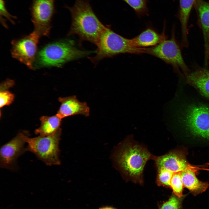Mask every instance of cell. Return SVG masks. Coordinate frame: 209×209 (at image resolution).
Returning <instances> with one entry per match:
<instances>
[{
  "instance_id": "1",
  "label": "cell",
  "mask_w": 209,
  "mask_h": 209,
  "mask_svg": "<svg viewBox=\"0 0 209 209\" xmlns=\"http://www.w3.org/2000/svg\"><path fill=\"white\" fill-rule=\"evenodd\" d=\"M154 156L143 147L132 143H120L113 150L111 158L114 166L122 174L135 182L143 181L147 162Z\"/></svg>"
},
{
  "instance_id": "2",
  "label": "cell",
  "mask_w": 209,
  "mask_h": 209,
  "mask_svg": "<svg viewBox=\"0 0 209 209\" xmlns=\"http://www.w3.org/2000/svg\"><path fill=\"white\" fill-rule=\"evenodd\" d=\"M65 7L70 11L72 23L68 35H76L80 41H87L96 45L106 29L93 11L88 0H75L74 5Z\"/></svg>"
},
{
  "instance_id": "3",
  "label": "cell",
  "mask_w": 209,
  "mask_h": 209,
  "mask_svg": "<svg viewBox=\"0 0 209 209\" xmlns=\"http://www.w3.org/2000/svg\"><path fill=\"white\" fill-rule=\"evenodd\" d=\"M96 51L82 50L74 46V42L63 40L48 44L37 54L33 68L55 66L60 67L69 61L81 58Z\"/></svg>"
},
{
  "instance_id": "4",
  "label": "cell",
  "mask_w": 209,
  "mask_h": 209,
  "mask_svg": "<svg viewBox=\"0 0 209 209\" xmlns=\"http://www.w3.org/2000/svg\"><path fill=\"white\" fill-rule=\"evenodd\" d=\"M96 55L89 58L96 64L103 58L122 53H145V48L134 47L131 39L124 37L107 27L102 33L96 45Z\"/></svg>"
},
{
  "instance_id": "5",
  "label": "cell",
  "mask_w": 209,
  "mask_h": 209,
  "mask_svg": "<svg viewBox=\"0 0 209 209\" xmlns=\"http://www.w3.org/2000/svg\"><path fill=\"white\" fill-rule=\"evenodd\" d=\"M62 133L59 128L49 135L30 138H25L27 146L26 151L34 154L39 160L48 166L59 165V143Z\"/></svg>"
},
{
  "instance_id": "6",
  "label": "cell",
  "mask_w": 209,
  "mask_h": 209,
  "mask_svg": "<svg viewBox=\"0 0 209 209\" xmlns=\"http://www.w3.org/2000/svg\"><path fill=\"white\" fill-rule=\"evenodd\" d=\"M145 53L156 57L171 65L174 70L186 77L190 73L182 55L173 30L171 37L153 47L146 48Z\"/></svg>"
},
{
  "instance_id": "7",
  "label": "cell",
  "mask_w": 209,
  "mask_h": 209,
  "mask_svg": "<svg viewBox=\"0 0 209 209\" xmlns=\"http://www.w3.org/2000/svg\"><path fill=\"white\" fill-rule=\"evenodd\" d=\"M185 109L182 121L186 129L194 136L209 139V107L195 104Z\"/></svg>"
},
{
  "instance_id": "8",
  "label": "cell",
  "mask_w": 209,
  "mask_h": 209,
  "mask_svg": "<svg viewBox=\"0 0 209 209\" xmlns=\"http://www.w3.org/2000/svg\"><path fill=\"white\" fill-rule=\"evenodd\" d=\"M55 0H32L30 10L34 31L40 36H47L52 18L56 13Z\"/></svg>"
},
{
  "instance_id": "9",
  "label": "cell",
  "mask_w": 209,
  "mask_h": 209,
  "mask_svg": "<svg viewBox=\"0 0 209 209\" xmlns=\"http://www.w3.org/2000/svg\"><path fill=\"white\" fill-rule=\"evenodd\" d=\"M40 37L37 33L33 31L28 35L12 40V56L30 69H33Z\"/></svg>"
},
{
  "instance_id": "10",
  "label": "cell",
  "mask_w": 209,
  "mask_h": 209,
  "mask_svg": "<svg viewBox=\"0 0 209 209\" xmlns=\"http://www.w3.org/2000/svg\"><path fill=\"white\" fill-rule=\"evenodd\" d=\"M27 135L19 133L9 141L2 146L0 150L1 167L13 170L16 168V160L26 151L24 145Z\"/></svg>"
},
{
  "instance_id": "11",
  "label": "cell",
  "mask_w": 209,
  "mask_h": 209,
  "mask_svg": "<svg viewBox=\"0 0 209 209\" xmlns=\"http://www.w3.org/2000/svg\"><path fill=\"white\" fill-rule=\"evenodd\" d=\"M153 160L156 169L162 168L173 174L193 168L187 162L184 154L179 151H171L160 156H154Z\"/></svg>"
},
{
  "instance_id": "12",
  "label": "cell",
  "mask_w": 209,
  "mask_h": 209,
  "mask_svg": "<svg viewBox=\"0 0 209 209\" xmlns=\"http://www.w3.org/2000/svg\"><path fill=\"white\" fill-rule=\"evenodd\" d=\"M60 106L56 114L61 119L76 115L86 117L90 114V109L85 102H80L75 96L60 97Z\"/></svg>"
},
{
  "instance_id": "13",
  "label": "cell",
  "mask_w": 209,
  "mask_h": 209,
  "mask_svg": "<svg viewBox=\"0 0 209 209\" xmlns=\"http://www.w3.org/2000/svg\"><path fill=\"white\" fill-rule=\"evenodd\" d=\"M166 38L164 33L159 34L152 29L148 28L131 39L134 47L147 48L156 46Z\"/></svg>"
},
{
  "instance_id": "14",
  "label": "cell",
  "mask_w": 209,
  "mask_h": 209,
  "mask_svg": "<svg viewBox=\"0 0 209 209\" xmlns=\"http://www.w3.org/2000/svg\"><path fill=\"white\" fill-rule=\"evenodd\" d=\"M188 83L209 99V70L200 68L190 73L186 77Z\"/></svg>"
},
{
  "instance_id": "15",
  "label": "cell",
  "mask_w": 209,
  "mask_h": 209,
  "mask_svg": "<svg viewBox=\"0 0 209 209\" xmlns=\"http://www.w3.org/2000/svg\"><path fill=\"white\" fill-rule=\"evenodd\" d=\"M193 168H189L181 172V179L184 187L187 188L194 196L205 192L209 186L207 182L199 180Z\"/></svg>"
},
{
  "instance_id": "16",
  "label": "cell",
  "mask_w": 209,
  "mask_h": 209,
  "mask_svg": "<svg viewBox=\"0 0 209 209\" xmlns=\"http://www.w3.org/2000/svg\"><path fill=\"white\" fill-rule=\"evenodd\" d=\"M196 0H180L179 18L181 24L183 46H188V24L190 13Z\"/></svg>"
},
{
  "instance_id": "17",
  "label": "cell",
  "mask_w": 209,
  "mask_h": 209,
  "mask_svg": "<svg viewBox=\"0 0 209 209\" xmlns=\"http://www.w3.org/2000/svg\"><path fill=\"white\" fill-rule=\"evenodd\" d=\"M194 4L199 16L205 50L209 46V1L196 0Z\"/></svg>"
},
{
  "instance_id": "18",
  "label": "cell",
  "mask_w": 209,
  "mask_h": 209,
  "mask_svg": "<svg viewBox=\"0 0 209 209\" xmlns=\"http://www.w3.org/2000/svg\"><path fill=\"white\" fill-rule=\"evenodd\" d=\"M62 119L56 114L51 116H42L40 118V126L35 129V133L42 136L53 134L60 128Z\"/></svg>"
},
{
  "instance_id": "19",
  "label": "cell",
  "mask_w": 209,
  "mask_h": 209,
  "mask_svg": "<svg viewBox=\"0 0 209 209\" xmlns=\"http://www.w3.org/2000/svg\"><path fill=\"white\" fill-rule=\"evenodd\" d=\"M187 194H184L181 197H179L174 194L167 201L164 202L160 209H184L183 202Z\"/></svg>"
},
{
  "instance_id": "20",
  "label": "cell",
  "mask_w": 209,
  "mask_h": 209,
  "mask_svg": "<svg viewBox=\"0 0 209 209\" xmlns=\"http://www.w3.org/2000/svg\"><path fill=\"white\" fill-rule=\"evenodd\" d=\"M170 187L172 190L173 194L179 197H181L184 194L183 192V185L181 179V172L173 174L172 177Z\"/></svg>"
},
{
  "instance_id": "21",
  "label": "cell",
  "mask_w": 209,
  "mask_h": 209,
  "mask_svg": "<svg viewBox=\"0 0 209 209\" xmlns=\"http://www.w3.org/2000/svg\"><path fill=\"white\" fill-rule=\"evenodd\" d=\"M0 21L1 23L5 27H7L6 22V19L12 24L15 22L13 19H15L17 17L11 15L8 10L6 6V2L4 0H0Z\"/></svg>"
},
{
  "instance_id": "22",
  "label": "cell",
  "mask_w": 209,
  "mask_h": 209,
  "mask_svg": "<svg viewBox=\"0 0 209 209\" xmlns=\"http://www.w3.org/2000/svg\"><path fill=\"white\" fill-rule=\"evenodd\" d=\"M122 0L128 4L138 14H143L146 12L147 0Z\"/></svg>"
},
{
  "instance_id": "23",
  "label": "cell",
  "mask_w": 209,
  "mask_h": 209,
  "mask_svg": "<svg viewBox=\"0 0 209 209\" xmlns=\"http://www.w3.org/2000/svg\"><path fill=\"white\" fill-rule=\"evenodd\" d=\"M15 98L14 95L6 90L1 91L0 93V107L9 105L13 102Z\"/></svg>"
},
{
  "instance_id": "24",
  "label": "cell",
  "mask_w": 209,
  "mask_h": 209,
  "mask_svg": "<svg viewBox=\"0 0 209 209\" xmlns=\"http://www.w3.org/2000/svg\"><path fill=\"white\" fill-rule=\"evenodd\" d=\"M14 84V82L10 79L7 80L3 82L1 84V91L6 90L8 88L13 86Z\"/></svg>"
},
{
  "instance_id": "25",
  "label": "cell",
  "mask_w": 209,
  "mask_h": 209,
  "mask_svg": "<svg viewBox=\"0 0 209 209\" xmlns=\"http://www.w3.org/2000/svg\"><path fill=\"white\" fill-rule=\"evenodd\" d=\"M205 59L206 63L209 61V46L205 50Z\"/></svg>"
},
{
  "instance_id": "26",
  "label": "cell",
  "mask_w": 209,
  "mask_h": 209,
  "mask_svg": "<svg viewBox=\"0 0 209 209\" xmlns=\"http://www.w3.org/2000/svg\"><path fill=\"white\" fill-rule=\"evenodd\" d=\"M100 209H113V208H111L106 207V208H102Z\"/></svg>"
}]
</instances>
